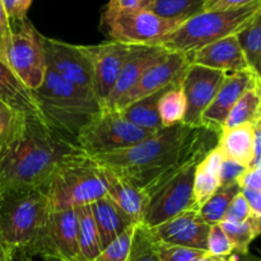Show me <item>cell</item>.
Here are the masks:
<instances>
[{
  "mask_svg": "<svg viewBox=\"0 0 261 261\" xmlns=\"http://www.w3.org/2000/svg\"><path fill=\"white\" fill-rule=\"evenodd\" d=\"M223 160V153L216 145L196 166L194 177V199L198 209H200L201 205L205 204L206 200L221 188L219 171Z\"/></svg>",
  "mask_w": 261,
  "mask_h": 261,
  "instance_id": "24",
  "label": "cell"
},
{
  "mask_svg": "<svg viewBox=\"0 0 261 261\" xmlns=\"http://www.w3.org/2000/svg\"><path fill=\"white\" fill-rule=\"evenodd\" d=\"M45 193L51 212L91 205L107 195L101 168L82 150L59 166Z\"/></svg>",
  "mask_w": 261,
  "mask_h": 261,
  "instance_id": "6",
  "label": "cell"
},
{
  "mask_svg": "<svg viewBox=\"0 0 261 261\" xmlns=\"http://www.w3.org/2000/svg\"><path fill=\"white\" fill-rule=\"evenodd\" d=\"M78 152L75 142L28 120L22 133L0 149V191H45L59 166Z\"/></svg>",
  "mask_w": 261,
  "mask_h": 261,
  "instance_id": "2",
  "label": "cell"
},
{
  "mask_svg": "<svg viewBox=\"0 0 261 261\" xmlns=\"http://www.w3.org/2000/svg\"><path fill=\"white\" fill-rule=\"evenodd\" d=\"M208 152L194 157L148 198L142 222L144 226L153 228L182 212L199 211L194 199V177L196 166Z\"/></svg>",
  "mask_w": 261,
  "mask_h": 261,
  "instance_id": "10",
  "label": "cell"
},
{
  "mask_svg": "<svg viewBox=\"0 0 261 261\" xmlns=\"http://www.w3.org/2000/svg\"><path fill=\"white\" fill-rule=\"evenodd\" d=\"M33 94L46 125L73 142L82 127L103 110L94 94L78 88L48 68L42 84Z\"/></svg>",
  "mask_w": 261,
  "mask_h": 261,
  "instance_id": "3",
  "label": "cell"
},
{
  "mask_svg": "<svg viewBox=\"0 0 261 261\" xmlns=\"http://www.w3.org/2000/svg\"><path fill=\"white\" fill-rule=\"evenodd\" d=\"M221 226L231 240L234 252L241 256H246L249 254L250 244L261 234V218L254 214L242 223L221 222Z\"/></svg>",
  "mask_w": 261,
  "mask_h": 261,
  "instance_id": "30",
  "label": "cell"
},
{
  "mask_svg": "<svg viewBox=\"0 0 261 261\" xmlns=\"http://www.w3.org/2000/svg\"><path fill=\"white\" fill-rule=\"evenodd\" d=\"M241 193L246 198L252 214L261 218V191L250 188H241Z\"/></svg>",
  "mask_w": 261,
  "mask_h": 261,
  "instance_id": "44",
  "label": "cell"
},
{
  "mask_svg": "<svg viewBox=\"0 0 261 261\" xmlns=\"http://www.w3.org/2000/svg\"><path fill=\"white\" fill-rule=\"evenodd\" d=\"M227 73L216 69L189 64L181 76L180 86L185 94L186 115L184 124L201 127V116L213 102Z\"/></svg>",
  "mask_w": 261,
  "mask_h": 261,
  "instance_id": "12",
  "label": "cell"
},
{
  "mask_svg": "<svg viewBox=\"0 0 261 261\" xmlns=\"http://www.w3.org/2000/svg\"><path fill=\"white\" fill-rule=\"evenodd\" d=\"M27 117L0 101V149L9 145L22 133Z\"/></svg>",
  "mask_w": 261,
  "mask_h": 261,
  "instance_id": "34",
  "label": "cell"
},
{
  "mask_svg": "<svg viewBox=\"0 0 261 261\" xmlns=\"http://www.w3.org/2000/svg\"><path fill=\"white\" fill-rule=\"evenodd\" d=\"M31 4L32 0H3V7L10 24L20 23L27 19Z\"/></svg>",
  "mask_w": 261,
  "mask_h": 261,
  "instance_id": "40",
  "label": "cell"
},
{
  "mask_svg": "<svg viewBox=\"0 0 261 261\" xmlns=\"http://www.w3.org/2000/svg\"><path fill=\"white\" fill-rule=\"evenodd\" d=\"M168 50L161 46H132L130 53L120 71L119 79L114 91L110 94L105 109H114L120 97L124 96L139 81L140 76L158 60L163 58Z\"/></svg>",
  "mask_w": 261,
  "mask_h": 261,
  "instance_id": "19",
  "label": "cell"
},
{
  "mask_svg": "<svg viewBox=\"0 0 261 261\" xmlns=\"http://www.w3.org/2000/svg\"><path fill=\"white\" fill-rule=\"evenodd\" d=\"M257 0H205L204 12H214V10H229L237 8L246 7Z\"/></svg>",
  "mask_w": 261,
  "mask_h": 261,
  "instance_id": "41",
  "label": "cell"
},
{
  "mask_svg": "<svg viewBox=\"0 0 261 261\" xmlns=\"http://www.w3.org/2000/svg\"><path fill=\"white\" fill-rule=\"evenodd\" d=\"M23 261H32V260H23Z\"/></svg>",
  "mask_w": 261,
  "mask_h": 261,
  "instance_id": "54",
  "label": "cell"
},
{
  "mask_svg": "<svg viewBox=\"0 0 261 261\" xmlns=\"http://www.w3.org/2000/svg\"><path fill=\"white\" fill-rule=\"evenodd\" d=\"M206 252L213 256L228 257L234 254V247L231 240L222 228L221 223L212 224L208 233V242H206Z\"/></svg>",
  "mask_w": 261,
  "mask_h": 261,
  "instance_id": "36",
  "label": "cell"
},
{
  "mask_svg": "<svg viewBox=\"0 0 261 261\" xmlns=\"http://www.w3.org/2000/svg\"><path fill=\"white\" fill-rule=\"evenodd\" d=\"M211 226L201 218L199 211H186L150 228L158 242L206 251Z\"/></svg>",
  "mask_w": 261,
  "mask_h": 261,
  "instance_id": "17",
  "label": "cell"
},
{
  "mask_svg": "<svg viewBox=\"0 0 261 261\" xmlns=\"http://www.w3.org/2000/svg\"><path fill=\"white\" fill-rule=\"evenodd\" d=\"M99 168L103 176L107 195L134 221V223H142L148 203L145 194L109 168Z\"/></svg>",
  "mask_w": 261,
  "mask_h": 261,
  "instance_id": "22",
  "label": "cell"
},
{
  "mask_svg": "<svg viewBox=\"0 0 261 261\" xmlns=\"http://www.w3.org/2000/svg\"><path fill=\"white\" fill-rule=\"evenodd\" d=\"M256 78L257 74L254 69L228 74L213 102L201 116L200 126L209 133L219 135L231 110L244 96L245 92L255 83Z\"/></svg>",
  "mask_w": 261,
  "mask_h": 261,
  "instance_id": "16",
  "label": "cell"
},
{
  "mask_svg": "<svg viewBox=\"0 0 261 261\" xmlns=\"http://www.w3.org/2000/svg\"><path fill=\"white\" fill-rule=\"evenodd\" d=\"M150 135L153 133L135 126L119 110L103 109L82 127L75 143L82 152L93 157L126 149Z\"/></svg>",
  "mask_w": 261,
  "mask_h": 261,
  "instance_id": "7",
  "label": "cell"
},
{
  "mask_svg": "<svg viewBox=\"0 0 261 261\" xmlns=\"http://www.w3.org/2000/svg\"><path fill=\"white\" fill-rule=\"evenodd\" d=\"M186 55L189 64L216 69L227 74L251 69L242 51L237 35L222 38Z\"/></svg>",
  "mask_w": 261,
  "mask_h": 261,
  "instance_id": "18",
  "label": "cell"
},
{
  "mask_svg": "<svg viewBox=\"0 0 261 261\" xmlns=\"http://www.w3.org/2000/svg\"><path fill=\"white\" fill-rule=\"evenodd\" d=\"M255 125L245 124L239 126L222 129L218 135L217 147L229 158L249 168L254 160Z\"/></svg>",
  "mask_w": 261,
  "mask_h": 261,
  "instance_id": "23",
  "label": "cell"
},
{
  "mask_svg": "<svg viewBox=\"0 0 261 261\" xmlns=\"http://www.w3.org/2000/svg\"><path fill=\"white\" fill-rule=\"evenodd\" d=\"M20 259L40 256L47 261H79L78 217L75 209L51 212Z\"/></svg>",
  "mask_w": 261,
  "mask_h": 261,
  "instance_id": "11",
  "label": "cell"
},
{
  "mask_svg": "<svg viewBox=\"0 0 261 261\" xmlns=\"http://www.w3.org/2000/svg\"><path fill=\"white\" fill-rule=\"evenodd\" d=\"M153 0H109L106 8L115 10H148Z\"/></svg>",
  "mask_w": 261,
  "mask_h": 261,
  "instance_id": "42",
  "label": "cell"
},
{
  "mask_svg": "<svg viewBox=\"0 0 261 261\" xmlns=\"http://www.w3.org/2000/svg\"><path fill=\"white\" fill-rule=\"evenodd\" d=\"M126 261H160L157 240L143 223L135 226Z\"/></svg>",
  "mask_w": 261,
  "mask_h": 261,
  "instance_id": "32",
  "label": "cell"
},
{
  "mask_svg": "<svg viewBox=\"0 0 261 261\" xmlns=\"http://www.w3.org/2000/svg\"><path fill=\"white\" fill-rule=\"evenodd\" d=\"M261 119V88L260 76L239 99L224 121L223 129L239 125H256Z\"/></svg>",
  "mask_w": 261,
  "mask_h": 261,
  "instance_id": "26",
  "label": "cell"
},
{
  "mask_svg": "<svg viewBox=\"0 0 261 261\" xmlns=\"http://www.w3.org/2000/svg\"><path fill=\"white\" fill-rule=\"evenodd\" d=\"M247 167H245L241 163L236 162L233 160H229V158H224L221 166V171H219L221 186L239 184L240 178L245 175Z\"/></svg>",
  "mask_w": 261,
  "mask_h": 261,
  "instance_id": "39",
  "label": "cell"
},
{
  "mask_svg": "<svg viewBox=\"0 0 261 261\" xmlns=\"http://www.w3.org/2000/svg\"><path fill=\"white\" fill-rule=\"evenodd\" d=\"M10 33V23L8 19L7 14H5L4 7H3V0H0V35L2 37L7 38Z\"/></svg>",
  "mask_w": 261,
  "mask_h": 261,
  "instance_id": "45",
  "label": "cell"
},
{
  "mask_svg": "<svg viewBox=\"0 0 261 261\" xmlns=\"http://www.w3.org/2000/svg\"><path fill=\"white\" fill-rule=\"evenodd\" d=\"M167 89L168 87L129 105L124 110H121L122 115L140 129L147 130V132L153 133V134L160 132L161 129H163V126L160 119V114H158V102H160L161 97Z\"/></svg>",
  "mask_w": 261,
  "mask_h": 261,
  "instance_id": "25",
  "label": "cell"
},
{
  "mask_svg": "<svg viewBox=\"0 0 261 261\" xmlns=\"http://www.w3.org/2000/svg\"><path fill=\"white\" fill-rule=\"evenodd\" d=\"M261 10V0L229 10L203 12L184 22L158 46L168 51L189 54L222 38L239 35Z\"/></svg>",
  "mask_w": 261,
  "mask_h": 261,
  "instance_id": "4",
  "label": "cell"
},
{
  "mask_svg": "<svg viewBox=\"0 0 261 261\" xmlns=\"http://www.w3.org/2000/svg\"><path fill=\"white\" fill-rule=\"evenodd\" d=\"M189 65L188 55L176 51H168L161 60L153 64L137 82L134 87L115 103V110H124L129 105L167 88L182 75L184 70Z\"/></svg>",
  "mask_w": 261,
  "mask_h": 261,
  "instance_id": "15",
  "label": "cell"
},
{
  "mask_svg": "<svg viewBox=\"0 0 261 261\" xmlns=\"http://www.w3.org/2000/svg\"><path fill=\"white\" fill-rule=\"evenodd\" d=\"M241 188H250L261 191V165L247 168L245 175L239 181Z\"/></svg>",
  "mask_w": 261,
  "mask_h": 261,
  "instance_id": "43",
  "label": "cell"
},
{
  "mask_svg": "<svg viewBox=\"0 0 261 261\" xmlns=\"http://www.w3.org/2000/svg\"><path fill=\"white\" fill-rule=\"evenodd\" d=\"M75 211L78 217L79 261H92L102 251V246L91 205L79 206Z\"/></svg>",
  "mask_w": 261,
  "mask_h": 261,
  "instance_id": "27",
  "label": "cell"
},
{
  "mask_svg": "<svg viewBox=\"0 0 261 261\" xmlns=\"http://www.w3.org/2000/svg\"><path fill=\"white\" fill-rule=\"evenodd\" d=\"M227 259H228V257L213 256V255H211V254H208V252H206V254L204 255V256L201 257L200 260H198V261H227Z\"/></svg>",
  "mask_w": 261,
  "mask_h": 261,
  "instance_id": "47",
  "label": "cell"
},
{
  "mask_svg": "<svg viewBox=\"0 0 261 261\" xmlns=\"http://www.w3.org/2000/svg\"><path fill=\"white\" fill-rule=\"evenodd\" d=\"M81 48L92 65L96 98L105 109L132 46L109 40L98 45H81Z\"/></svg>",
  "mask_w": 261,
  "mask_h": 261,
  "instance_id": "13",
  "label": "cell"
},
{
  "mask_svg": "<svg viewBox=\"0 0 261 261\" xmlns=\"http://www.w3.org/2000/svg\"><path fill=\"white\" fill-rule=\"evenodd\" d=\"M14 260V255L7 250L5 247H3L0 245V261H13Z\"/></svg>",
  "mask_w": 261,
  "mask_h": 261,
  "instance_id": "46",
  "label": "cell"
},
{
  "mask_svg": "<svg viewBox=\"0 0 261 261\" xmlns=\"http://www.w3.org/2000/svg\"><path fill=\"white\" fill-rule=\"evenodd\" d=\"M0 58L5 61V55H4V38L0 35ZM7 63V61H5Z\"/></svg>",
  "mask_w": 261,
  "mask_h": 261,
  "instance_id": "48",
  "label": "cell"
},
{
  "mask_svg": "<svg viewBox=\"0 0 261 261\" xmlns=\"http://www.w3.org/2000/svg\"><path fill=\"white\" fill-rule=\"evenodd\" d=\"M257 125H259V127H260V129H261V119H260V121L257 122Z\"/></svg>",
  "mask_w": 261,
  "mask_h": 261,
  "instance_id": "52",
  "label": "cell"
},
{
  "mask_svg": "<svg viewBox=\"0 0 261 261\" xmlns=\"http://www.w3.org/2000/svg\"><path fill=\"white\" fill-rule=\"evenodd\" d=\"M92 214L98 231L102 250L121 236L126 229L135 226L132 218L109 195L91 204Z\"/></svg>",
  "mask_w": 261,
  "mask_h": 261,
  "instance_id": "21",
  "label": "cell"
},
{
  "mask_svg": "<svg viewBox=\"0 0 261 261\" xmlns=\"http://www.w3.org/2000/svg\"><path fill=\"white\" fill-rule=\"evenodd\" d=\"M254 70L256 71V74H257V75H260V76H261V61H260L259 64H257L256 66H255V69H254Z\"/></svg>",
  "mask_w": 261,
  "mask_h": 261,
  "instance_id": "49",
  "label": "cell"
},
{
  "mask_svg": "<svg viewBox=\"0 0 261 261\" xmlns=\"http://www.w3.org/2000/svg\"><path fill=\"white\" fill-rule=\"evenodd\" d=\"M180 82L181 78L168 87L158 102V114L163 127H172L184 124L185 120L186 99Z\"/></svg>",
  "mask_w": 261,
  "mask_h": 261,
  "instance_id": "28",
  "label": "cell"
},
{
  "mask_svg": "<svg viewBox=\"0 0 261 261\" xmlns=\"http://www.w3.org/2000/svg\"><path fill=\"white\" fill-rule=\"evenodd\" d=\"M51 213L43 190L8 191L0 196V245L14 257L27 249Z\"/></svg>",
  "mask_w": 261,
  "mask_h": 261,
  "instance_id": "5",
  "label": "cell"
},
{
  "mask_svg": "<svg viewBox=\"0 0 261 261\" xmlns=\"http://www.w3.org/2000/svg\"><path fill=\"white\" fill-rule=\"evenodd\" d=\"M137 226V224H135ZM135 226L130 227L120 237H117L112 244L105 247L97 257L92 261H126L129 254L130 246H132L133 234H134Z\"/></svg>",
  "mask_w": 261,
  "mask_h": 261,
  "instance_id": "35",
  "label": "cell"
},
{
  "mask_svg": "<svg viewBox=\"0 0 261 261\" xmlns=\"http://www.w3.org/2000/svg\"><path fill=\"white\" fill-rule=\"evenodd\" d=\"M4 55L9 68L31 91L42 84L47 71L43 35L28 18L10 24V33L4 40Z\"/></svg>",
  "mask_w": 261,
  "mask_h": 261,
  "instance_id": "9",
  "label": "cell"
},
{
  "mask_svg": "<svg viewBox=\"0 0 261 261\" xmlns=\"http://www.w3.org/2000/svg\"><path fill=\"white\" fill-rule=\"evenodd\" d=\"M260 76V75H259ZM260 88H261V76H260Z\"/></svg>",
  "mask_w": 261,
  "mask_h": 261,
  "instance_id": "53",
  "label": "cell"
},
{
  "mask_svg": "<svg viewBox=\"0 0 261 261\" xmlns=\"http://www.w3.org/2000/svg\"><path fill=\"white\" fill-rule=\"evenodd\" d=\"M227 261H239V259H237L236 256H233V255H231V256H228V259H227Z\"/></svg>",
  "mask_w": 261,
  "mask_h": 261,
  "instance_id": "51",
  "label": "cell"
},
{
  "mask_svg": "<svg viewBox=\"0 0 261 261\" xmlns=\"http://www.w3.org/2000/svg\"><path fill=\"white\" fill-rule=\"evenodd\" d=\"M212 134L203 127L180 124L163 127L126 149L93 155L91 160L121 176L149 198L194 157L216 147L208 143Z\"/></svg>",
  "mask_w": 261,
  "mask_h": 261,
  "instance_id": "1",
  "label": "cell"
},
{
  "mask_svg": "<svg viewBox=\"0 0 261 261\" xmlns=\"http://www.w3.org/2000/svg\"><path fill=\"white\" fill-rule=\"evenodd\" d=\"M184 22L166 19L150 10H115L105 7L101 27L111 41L129 46H158Z\"/></svg>",
  "mask_w": 261,
  "mask_h": 261,
  "instance_id": "8",
  "label": "cell"
},
{
  "mask_svg": "<svg viewBox=\"0 0 261 261\" xmlns=\"http://www.w3.org/2000/svg\"><path fill=\"white\" fill-rule=\"evenodd\" d=\"M251 216V208H250L249 203H247L244 194L240 191V193L234 196L233 200L231 201V204H229L228 209H227L222 222H228V223H242V222L247 221Z\"/></svg>",
  "mask_w": 261,
  "mask_h": 261,
  "instance_id": "38",
  "label": "cell"
},
{
  "mask_svg": "<svg viewBox=\"0 0 261 261\" xmlns=\"http://www.w3.org/2000/svg\"><path fill=\"white\" fill-rule=\"evenodd\" d=\"M237 38L250 68L255 69L261 61V10L251 23L237 35Z\"/></svg>",
  "mask_w": 261,
  "mask_h": 261,
  "instance_id": "33",
  "label": "cell"
},
{
  "mask_svg": "<svg viewBox=\"0 0 261 261\" xmlns=\"http://www.w3.org/2000/svg\"><path fill=\"white\" fill-rule=\"evenodd\" d=\"M241 191L240 184H231V185H223L206 200L205 204L199 209L201 218L212 226V224L221 223L228 209L229 204L233 200L234 196Z\"/></svg>",
  "mask_w": 261,
  "mask_h": 261,
  "instance_id": "31",
  "label": "cell"
},
{
  "mask_svg": "<svg viewBox=\"0 0 261 261\" xmlns=\"http://www.w3.org/2000/svg\"><path fill=\"white\" fill-rule=\"evenodd\" d=\"M205 0H153L149 9L166 19L186 22L204 12Z\"/></svg>",
  "mask_w": 261,
  "mask_h": 261,
  "instance_id": "29",
  "label": "cell"
},
{
  "mask_svg": "<svg viewBox=\"0 0 261 261\" xmlns=\"http://www.w3.org/2000/svg\"><path fill=\"white\" fill-rule=\"evenodd\" d=\"M239 261H261V257H249V259H244V260H239Z\"/></svg>",
  "mask_w": 261,
  "mask_h": 261,
  "instance_id": "50",
  "label": "cell"
},
{
  "mask_svg": "<svg viewBox=\"0 0 261 261\" xmlns=\"http://www.w3.org/2000/svg\"><path fill=\"white\" fill-rule=\"evenodd\" d=\"M0 196H2V191H0Z\"/></svg>",
  "mask_w": 261,
  "mask_h": 261,
  "instance_id": "55",
  "label": "cell"
},
{
  "mask_svg": "<svg viewBox=\"0 0 261 261\" xmlns=\"http://www.w3.org/2000/svg\"><path fill=\"white\" fill-rule=\"evenodd\" d=\"M205 254L206 251H201V250L158 242L160 261H198Z\"/></svg>",
  "mask_w": 261,
  "mask_h": 261,
  "instance_id": "37",
  "label": "cell"
},
{
  "mask_svg": "<svg viewBox=\"0 0 261 261\" xmlns=\"http://www.w3.org/2000/svg\"><path fill=\"white\" fill-rule=\"evenodd\" d=\"M43 46L48 69L78 88L94 94L92 65L82 51L81 45H71L43 36Z\"/></svg>",
  "mask_w": 261,
  "mask_h": 261,
  "instance_id": "14",
  "label": "cell"
},
{
  "mask_svg": "<svg viewBox=\"0 0 261 261\" xmlns=\"http://www.w3.org/2000/svg\"><path fill=\"white\" fill-rule=\"evenodd\" d=\"M0 101L24 115L31 121L46 125L33 92L18 78L17 74L0 58ZM47 126V125H46Z\"/></svg>",
  "mask_w": 261,
  "mask_h": 261,
  "instance_id": "20",
  "label": "cell"
}]
</instances>
